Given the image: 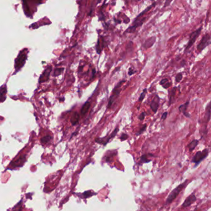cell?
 <instances>
[{"instance_id": "obj_1", "label": "cell", "mask_w": 211, "mask_h": 211, "mask_svg": "<svg viewBox=\"0 0 211 211\" xmlns=\"http://www.w3.org/2000/svg\"><path fill=\"white\" fill-rule=\"evenodd\" d=\"M188 180H186L185 182H183V183L179 185L177 188H175L174 190H173L169 195V196L167 197V199H166V204H169L170 203H171L173 201H174L176 198L179 195V194L181 193L184 188H185V186H186V184L188 183Z\"/></svg>"}, {"instance_id": "obj_2", "label": "cell", "mask_w": 211, "mask_h": 211, "mask_svg": "<svg viewBox=\"0 0 211 211\" xmlns=\"http://www.w3.org/2000/svg\"><path fill=\"white\" fill-rule=\"evenodd\" d=\"M125 82V81H120L119 83H118L117 85L114 87V90H113L112 94L110 97L109 100H108V106H107V108L108 109L110 108V107H111V105H113V103H114V102L116 100V99L118 97V96L119 95V93H120V91H121V89H120V87H121L122 84L124 83Z\"/></svg>"}, {"instance_id": "obj_3", "label": "cell", "mask_w": 211, "mask_h": 211, "mask_svg": "<svg viewBox=\"0 0 211 211\" xmlns=\"http://www.w3.org/2000/svg\"><path fill=\"white\" fill-rule=\"evenodd\" d=\"M27 57V49H24L20 52L19 55L17 57V58L15 60V69L16 71L19 70L20 68L24 66L26 59Z\"/></svg>"}, {"instance_id": "obj_4", "label": "cell", "mask_w": 211, "mask_h": 211, "mask_svg": "<svg viewBox=\"0 0 211 211\" xmlns=\"http://www.w3.org/2000/svg\"><path fill=\"white\" fill-rule=\"evenodd\" d=\"M119 131V127H116L115 129L114 130V131H113L111 133V134L108 136H105L103 138H96L95 141L98 143V144H102L103 146H105L107 144V143L110 141V140L112 138H114L115 137V136L116 135L117 133Z\"/></svg>"}, {"instance_id": "obj_5", "label": "cell", "mask_w": 211, "mask_h": 211, "mask_svg": "<svg viewBox=\"0 0 211 211\" xmlns=\"http://www.w3.org/2000/svg\"><path fill=\"white\" fill-rule=\"evenodd\" d=\"M208 154H209V150L207 149H204L202 151H198L196 153V154L193 157L192 159V162L196 163V165H197L201 161L205 159L207 157Z\"/></svg>"}, {"instance_id": "obj_6", "label": "cell", "mask_w": 211, "mask_h": 211, "mask_svg": "<svg viewBox=\"0 0 211 211\" xmlns=\"http://www.w3.org/2000/svg\"><path fill=\"white\" fill-rule=\"evenodd\" d=\"M202 27H200L199 29H198L196 31H194L193 32H192L190 35V39H189V42H188V45H186V48H185V51L188 50V49H189L190 48H191L193 44L194 43V42H196V40L199 35L201 34V31H202Z\"/></svg>"}, {"instance_id": "obj_7", "label": "cell", "mask_w": 211, "mask_h": 211, "mask_svg": "<svg viewBox=\"0 0 211 211\" xmlns=\"http://www.w3.org/2000/svg\"><path fill=\"white\" fill-rule=\"evenodd\" d=\"M210 43V37L209 34H206L202 38L201 40L197 46V49L201 51L204 50L206 47L209 46Z\"/></svg>"}, {"instance_id": "obj_8", "label": "cell", "mask_w": 211, "mask_h": 211, "mask_svg": "<svg viewBox=\"0 0 211 211\" xmlns=\"http://www.w3.org/2000/svg\"><path fill=\"white\" fill-rule=\"evenodd\" d=\"M146 19V17H144V18H141L140 20L133 22V25L132 26H130V27H128L126 29V32H127V33H133V32H134L135 31H136V29L138 27H141L143 24V23H144Z\"/></svg>"}, {"instance_id": "obj_9", "label": "cell", "mask_w": 211, "mask_h": 211, "mask_svg": "<svg viewBox=\"0 0 211 211\" xmlns=\"http://www.w3.org/2000/svg\"><path fill=\"white\" fill-rule=\"evenodd\" d=\"M159 103H160V97L158 95H155V97L154 98V99L152 100L151 103L150 104V107L154 114L157 113L158 109H159Z\"/></svg>"}, {"instance_id": "obj_10", "label": "cell", "mask_w": 211, "mask_h": 211, "mask_svg": "<svg viewBox=\"0 0 211 211\" xmlns=\"http://www.w3.org/2000/svg\"><path fill=\"white\" fill-rule=\"evenodd\" d=\"M196 199H197V198L194 194L190 195L189 196L186 198V199H185V201L183 203L182 207H189L190 206H191L193 204V203H194L196 201Z\"/></svg>"}, {"instance_id": "obj_11", "label": "cell", "mask_w": 211, "mask_h": 211, "mask_svg": "<svg viewBox=\"0 0 211 211\" xmlns=\"http://www.w3.org/2000/svg\"><path fill=\"white\" fill-rule=\"evenodd\" d=\"M155 41H156V37L155 36L150 37V38L147 39L145 41V42L143 43L142 47L145 49H148L153 46V45L155 43Z\"/></svg>"}, {"instance_id": "obj_12", "label": "cell", "mask_w": 211, "mask_h": 211, "mask_svg": "<svg viewBox=\"0 0 211 211\" xmlns=\"http://www.w3.org/2000/svg\"><path fill=\"white\" fill-rule=\"evenodd\" d=\"M51 71V66L48 67L47 70H45V71L43 73L42 75L40 78L39 82H43L45 81H47L48 79L49 75H50V73Z\"/></svg>"}, {"instance_id": "obj_13", "label": "cell", "mask_w": 211, "mask_h": 211, "mask_svg": "<svg viewBox=\"0 0 211 211\" xmlns=\"http://www.w3.org/2000/svg\"><path fill=\"white\" fill-rule=\"evenodd\" d=\"M155 4H156V3L155 2V3H154L152 4H151L150 6H148V7H147V8H146L142 12H141V13L138 15V16L134 19V21L133 22H136V21H139V20H140L141 18H142V16H144V15L146 12H147L148 11H149V10H151V8H152V7H153L154 6H155Z\"/></svg>"}, {"instance_id": "obj_14", "label": "cell", "mask_w": 211, "mask_h": 211, "mask_svg": "<svg viewBox=\"0 0 211 211\" xmlns=\"http://www.w3.org/2000/svg\"><path fill=\"white\" fill-rule=\"evenodd\" d=\"M6 92V86L4 85L0 88V102H3L5 100Z\"/></svg>"}, {"instance_id": "obj_15", "label": "cell", "mask_w": 211, "mask_h": 211, "mask_svg": "<svg viewBox=\"0 0 211 211\" xmlns=\"http://www.w3.org/2000/svg\"><path fill=\"white\" fill-rule=\"evenodd\" d=\"M90 107V103L89 102H86L84 105H83V106H82V108H81V114L82 115V116H84L87 113V111H89V108Z\"/></svg>"}, {"instance_id": "obj_16", "label": "cell", "mask_w": 211, "mask_h": 211, "mask_svg": "<svg viewBox=\"0 0 211 211\" xmlns=\"http://www.w3.org/2000/svg\"><path fill=\"white\" fill-rule=\"evenodd\" d=\"M79 118H80V116L79 114H78V112H74L71 118V124L74 126L76 125V124L78 123L79 121Z\"/></svg>"}, {"instance_id": "obj_17", "label": "cell", "mask_w": 211, "mask_h": 211, "mask_svg": "<svg viewBox=\"0 0 211 211\" xmlns=\"http://www.w3.org/2000/svg\"><path fill=\"white\" fill-rule=\"evenodd\" d=\"M25 160H26V156L25 155L21 156L19 159H18L17 160L12 162L13 166L14 167H20L21 165H22L24 163Z\"/></svg>"}, {"instance_id": "obj_18", "label": "cell", "mask_w": 211, "mask_h": 211, "mask_svg": "<svg viewBox=\"0 0 211 211\" xmlns=\"http://www.w3.org/2000/svg\"><path fill=\"white\" fill-rule=\"evenodd\" d=\"M97 193H94L93 191L92 190H89V191H86L85 192H84L82 194H81V197L82 198H84V199H86V198H90V197H91L92 196L94 195H95Z\"/></svg>"}, {"instance_id": "obj_19", "label": "cell", "mask_w": 211, "mask_h": 211, "mask_svg": "<svg viewBox=\"0 0 211 211\" xmlns=\"http://www.w3.org/2000/svg\"><path fill=\"white\" fill-rule=\"evenodd\" d=\"M198 143H199V141L198 140H196V139H194L193 141H192L189 144H188V149H189V150L190 152L193 151V150L196 148V147L198 144Z\"/></svg>"}, {"instance_id": "obj_20", "label": "cell", "mask_w": 211, "mask_h": 211, "mask_svg": "<svg viewBox=\"0 0 211 211\" xmlns=\"http://www.w3.org/2000/svg\"><path fill=\"white\" fill-rule=\"evenodd\" d=\"M177 87H173V89L171 90V95L170 96V100H169V106L170 105L174 102V100H175V96L176 94V91H177Z\"/></svg>"}, {"instance_id": "obj_21", "label": "cell", "mask_w": 211, "mask_h": 211, "mask_svg": "<svg viewBox=\"0 0 211 211\" xmlns=\"http://www.w3.org/2000/svg\"><path fill=\"white\" fill-rule=\"evenodd\" d=\"M210 103L209 102L207 107L206 108V114H205V118L207 119V122H209L210 118Z\"/></svg>"}, {"instance_id": "obj_22", "label": "cell", "mask_w": 211, "mask_h": 211, "mask_svg": "<svg viewBox=\"0 0 211 211\" xmlns=\"http://www.w3.org/2000/svg\"><path fill=\"white\" fill-rule=\"evenodd\" d=\"M189 103H190V102L188 101V102H185L184 104H183V105H180V106L179 107V111L182 112L183 114H184V113L186 112V110H187L188 105H189Z\"/></svg>"}, {"instance_id": "obj_23", "label": "cell", "mask_w": 211, "mask_h": 211, "mask_svg": "<svg viewBox=\"0 0 211 211\" xmlns=\"http://www.w3.org/2000/svg\"><path fill=\"white\" fill-rule=\"evenodd\" d=\"M96 50H97V53L98 54H100L101 53V51L102 50V46H101V45H100V39H98L97 43V45H96Z\"/></svg>"}, {"instance_id": "obj_24", "label": "cell", "mask_w": 211, "mask_h": 211, "mask_svg": "<svg viewBox=\"0 0 211 211\" xmlns=\"http://www.w3.org/2000/svg\"><path fill=\"white\" fill-rule=\"evenodd\" d=\"M147 92V89H144V90H143L142 92L141 93V95H140V97H139V100H138L139 102H142L143 100L144 99V98H145V97H146V94Z\"/></svg>"}, {"instance_id": "obj_25", "label": "cell", "mask_w": 211, "mask_h": 211, "mask_svg": "<svg viewBox=\"0 0 211 211\" xmlns=\"http://www.w3.org/2000/svg\"><path fill=\"white\" fill-rule=\"evenodd\" d=\"M51 139V137L50 136H45L42 138L41 142H42V143H43V144H47L48 142H50Z\"/></svg>"}, {"instance_id": "obj_26", "label": "cell", "mask_w": 211, "mask_h": 211, "mask_svg": "<svg viewBox=\"0 0 211 211\" xmlns=\"http://www.w3.org/2000/svg\"><path fill=\"white\" fill-rule=\"evenodd\" d=\"M146 128H147V125H146V124H144V125H143V126H142V127L141 128L140 130H139L136 134V136H139V135H141V134H142L143 133H144V132L146 131Z\"/></svg>"}, {"instance_id": "obj_27", "label": "cell", "mask_w": 211, "mask_h": 211, "mask_svg": "<svg viewBox=\"0 0 211 211\" xmlns=\"http://www.w3.org/2000/svg\"><path fill=\"white\" fill-rule=\"evenodd\" d=\"M150 160L147 159V155H142L141 158V162L142 163H147V162H149Z\"/></svg>"}, {"instance_id": "obj_28", "label": "cell", "mask_w": 211, "mask_h": 211, "mask_svg": "<svg viewBox=\"0 0 211 211\" xmlns=\"http://www.w3.org/2000/svg\"><path fill=\"white\" fill-rule=\"evenodd\" d=\"M23 4H24V10H25V13H26V14H27V16H29V15L30 14V11H29V7L27 6V2L23 1Z\"/></svg>"}, {"instance_id": "obj_29", "label": "cell", "mask_w": 211, "mask_h": 211, "mask_svg": "<svg viewBox=\"0 0 211 211\" xmlns=\"http://www.w3.org/2000/svg\"><path fill=\"white\" fill-rule=\"evenodd\" d=\"M183 79V74L182 73H178L175 78V81L177 82H179Z\"/></svg>"}, {"instance_id": "obj_30", "label": "cell", "mask_w": 211, "mask_h": 211, "mask_svg": "<svg viewBox=\"0 0 211 211\" xmlns=\"http://www.w3.org/2000/svg\"><path fill=\"white\" fill-rule=\"evenodd\" d=\"M63 70H64V68H58V69L55 70L54 76H58V75H59L63 71Z\"/></svg>"}, {"instance_id": "obj_31", "label": "cell", "mask_w": 211, "mask_h": 211, "mask_svg": "<svg viewBox=\"0 0 211 211\" xmlns=\"http://www.w3.org/2000/svg\"><path fill=\"white\" fill-rule=\"evenodd\" d=\"M127 138H128V135L126 133H123L121 136V137H120V140L122 141H124L126 140Z\"/></svg>"}, {"instance_id": "obj_32", "label": "cell", "mask_w": 211, "mask_h": 211, "mask_svg": "<svg viewBox=\"0 0 211 211\" xmlns=\"http://www.w3.org/2000/svg\"><path fill=\"white\" fill-rule=\"evenodd\" d=\"M146 115V113H145V112H142V113H141V114L139 115L138 118H139V120H141V121H142V120H144V119L145 118Z\"/></svg>"}, {"instance_id": "obj_33", "label": "cell", "mask_w": 211, "mask_h": 211, "mask_svg": "<svg viewBox=\"0 0 211 211\" xmlns=\"http://www.w3.org/2000/svg\"><path fill=\"white\" fill-rule=\"evenodd\" d=\"M171 85V82H167V83H165L164 85H163V87L164 89H168L169 88Z\"/></svg>"}, {"instance_id": "obj_34", "label": "cell", "mask_w": 211, "mask_h": 211, "mask_svg": "<svg viewBox=\"0 0 211 211\" xmlns=\"http://www.w3.org/2000/svg\"><path fill=\"white\" fill-rule=\"evenodd\" d=\"M135 73H136V71H134L133 69H132L131 67H130V68L129 69V71H128V75H129V76H131V75L134 74Z\"/></svg>"}, {"instance_id": "obj_35", "label": "cell", "mask_w": 211, "mask_h": 211, "mask_svg": "<svg viewBox=\"0 0 211 211\" xmlns=\"http://www.w3.org/2000/svg\"><path fill=\"white\" fill-rule=\"evenodd\" d=\"M167 115H168V112H167V111L164 112L163 114V115H162V117H161V119L164 121V120L167 118Z\"/></svg>"}, {"instance_id": "obj_36", "label": "cell", "mask_w": 211, "mask_h": 211, "mask_svg": "<svg viewBox=\"0 0 211 211\" xmlns=\"http://www.w3.org/2000/svg\"><path fill=\"white\" fill-rule=\"evenodd\" d=\"M168 82V79H162V81H160V84L163 86L164 85L165 83H167V82Z\"/></svg>"}, {"instance_id": "obj_37", "label": "cell", "mask_w": 211, "mask_h": 211, "mask_svg": "<svg viewBox=\"0 0 211 211\" xmlns=\"http://www.w3.org/2000/svg\"><path fill=\"white\" fill-rule=\"evenodd\" d=\"M99 19H100V21H102V20H104V19H105V17H104V16H103V12H102L101 10H100V11Z\"/></svg>"}, {"instance_id": "obj_38", "label": "cell", "mask_w": 211, "mask_h": 211, "mask_svg": "<svg viewBox=\"0 0 211 211\" xmlns=\"http://www.w3.org/2000/svg\"><path fill=\"white\" fill-rule=\"evenodd\" d=\"M171 1H165V4H164L163 7H166V6H169V5H170V4L171 3Z\"/></svg>"}, {"instance_id": "obj_39", "label": "cell", "mask_w": 211, "mask_h": 211, "mask_svg": "<svg viewBox=\"0 0 211 211\" xmlns=\"http://www.w3.org/2000/svg\"><path fill=\"white\" fill-rule=\"evenodd\" d=\"M95 73H96L95 70V69H93V70H92V77L91 79H94V76H95Z\"/></svg>"}, {"instance_id": "obj_40", "label": "cell", "mask_w": 211, "mask_h": 211, "mask_svg": "<svg viewBox=\"0 0 211 211\" xmlns=\"http://www.w3.org/2000/svg\"><path fill=\"white\" fill-rule=\"evenodd\" d=\"M186 63V62L185 61V60H183V61H182V63H181V66H185V64Z\"/></svg>"}]
</instances>
